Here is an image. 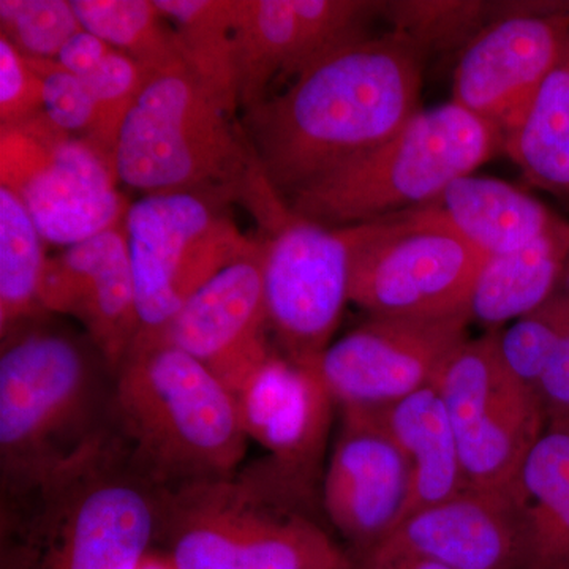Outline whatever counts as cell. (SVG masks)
I'll return each mask as SVG.
<instances>
[{"label":"cell","mask_w":569,"mask_h":569,"mask_svg":"<svg viewBox=\"0 0 569 569\" xmlns=\"http://www.w3.org/2000/svg\"><path fill=\"white\" fill-rule=\"evenodd\" d=\"M425 54L397 32L359 37L246 116L269 182L287 198L377 148L422 110Z\"/></svg>","instance_id":"obj_1"},{"label":"cell","mask_w":569,"mask_h":569,"mask_svg":"<svg viewBox=\"0 0 569 569\" xmlns=\"http://www.w3.org/2000/svg\"><path fill=\"white\" fill-rule=\"evenodd\" d=\"M0 336V490H17L118 437L114 370L88 336L47 316Z\"/></svg>","instance_id":"obj_2"},{"label":"cell","mask_w":569,"mask_h":569,"mask_svg":"<svg viewBox=\"0 0 569 569\" xmlns=\"http://www.w3.org/2000/svg\"><path fill=\"white\" fill-rule=\"evenodd\" d=\"M317 501V482L266 456L164 492L157 545L174 569H356Z\"/></svg>","instance_id":"obj_3"},{"label":"cell","mask_w":569,"mask_h":569,"mask_svg":"<svg viewBox=\"0 0 569 569\" xmlns=\"http://www.w3.org/2000/svg\"><path fill=\"white\" fill-rule=\"evenodd\" d=\"M163 500L116 437L39 485L0 490V569H137Z\"/></svg>","instance_id":"obj_4"},{"label":"cell","mask_w":569,"mask_h":569,"mask_svg":"<svg viewBox=\"0 0 569 569\" xmlns=\"http://www.w3.org/2000/svg\"><path fill=\"white\" fill-rule=\"evenodd\" d=\"M119 182L144 194L206 193L241 204L264 233L290 216L249 133L189 67L149 74L116 146Z\"/></svg>","instance_id":"obj_5"},{"label":"cell","mask_w":569,"mask_h":569,"mask_svg":"<svg viewBox=\"0 0 569 569\" xmlns=\"http://www.w3.org/2000/svg\"><path fill=\"white\" fill-rule=\"evenodd\" d=\"M112 410L130 462L164 492L244 462L249 437L233 392L163 340H134L114 373Z\"/></svg>","instance_id":"obj_6"},{"label":"cell","mask_w":569,"mask_h":569,"mask_svg":"<svg viewBox=\"0 0 569 569\" xmlns=\"http://www.w3.org/2000/svg\"><path fill=\"white\" fill-rule=\"evenodd\" d=\"M505 149V134L456 102L422 108L399 130L284 198L296 216L325 224L376 222L421 208Z\"/></svg>","instance_id":"obj_7"},{"label":"cell","mask_w":569,"mask_h":569,"mask_svg":"<svg viewBox=\"0 0 569 569\" xmlns=\"http://www.w3.org/2000/svg\"><path fill=\"white\" fill-rule=\"evenodd\" d=\"M228 203L206 193L144 194L130 203L127 242L137 295V340L162 336L206 282L260 239L239 230Z\"/></svg>","instance_id":"obj_8"},{"label":"cell","mask_w":569,"mask_h":569,"mask_svg":"<svg viewBox=\"0 0 569 569\" xmlns=\"http://www.w3.org/2000/svg\"><path fill=\"white\" fill-rule=\"evenodd\" d=\"M114 163L44 112L0 127V186L28 209L43 241L70 247L126 223Z\"/></svg>","instance_id":"obj_9"},{"label":"cell","mask_w":569,"mask_h":569,"mask_svg":"<svg viewBox=\"0 0 569 569\" xmlns=\"http://www.w3.org/2000/svg\"><path fill=\"white\" fill-rule=\"evenodd\" d=\"M488 258L426 209L395 213L372 222L359 247L350 302L370 317L470 316Z\"/></svg>","instance_id":"obj_10"},{"label":"cell","mask_w":569,"mask_h":569,"mask_svg":"<svg viewBox=\"0 0 569 569\" xmlns=\"http://www.w3.org/2000/svg\"><path fill=\"white\" fill-rule=\"evenodd\" d=\"M467 488L515 490L548 429L541 403L505 365L497 331L467 339L437 377Z\"/></svg>","instance_id":"obj_11"},{"label":"cell","mask_w":569,"mask_h":569,"mask_svg":"<svg viewBox=\"0 0 569 569\" xmlns=\"http://www.w3.org/2000/svg\"><path fill=\"white\" fill-rule=\"evenodd\" d=\"M372 222L325 227L291 212L264 239V296L277 350L312 362L331 346L347 302L356 253Z\"/></svg>","instance_id":"obj_12"},{"label":"cell","mask_w":569,"mask_h":569,"mask_svg":"<svg viewBox=\"0 0 569 569\" xmlns=\"http://www.w3.org/2000/svg\"><path fill=\"white\" fill-rule=\"evenodd\" d=\"M470 323L468 313L370 317L312 362L340 411L373 410L436 383L449 356L468 339Z\"/></svg>","instance_id":"obj_13"},{"label":"cell","mask_w":569,"mask_h":569,"mask_svg":"<svg viewBox=\"0 0 569 569\" xmlns=\"http://www.w3.org/2000/svg\"><path fill=\"white\" fill-rule=\"evenodd\" d=\"M411 467L370 411L343 410L321 486V509L356 561L399 526L410 496Z\"/></svg>","instance_id":"obj_14"},{"label":"cell","mask_w":569,"mask_h":569,"mask_svg":"<svg viewBox=\"0 0 569 569\" xmlns=\"http://www.w3.org/2000/svg\"><path fill=\"white\" fill-rule=\"evenodd\" d=\"M568 33L565 13L526 11L486 24L456 66L452 102L507 138L522 123L559 61Z\"/></svg>","instance_id":"obj_15"},{"label":"cell","mask_w":569,"mask_h":569,"mask_svg":"<svg viewBox=\"0 0 569 569\" xmlns=\"http://www.w3.org/2000/svg\"><path fill=\"white\" fill-rule=\"evenodd\" d=\"M264 239L223 268L171 320L163 340L200 361L233 392L274 350L264 296Z\"/></svg>","instance_id":"obj_16"},{"label":"cell","mask_w":569,"mask_h":569,"mask_svg":"<svg viewBox=\"0 0 569 569\" xmlns=\"http://www.w3.org/2000/svg\"><path fill=\"white\" fill-rule=\"evenodd\" d=\"M40 306L80 321L116 373L140 332L126 223L48 258Z\"/></svg>","instance_id":"obj_17"},{"label":"cell","mask_w":569,"mask_h":569,"mask_svg":"<svg viewBox=\"0 0 569 569\" xmlns=\"http://www.w3.org/2000/svg\"><path fill=\"white\" fill-rule=\"evenodd\" d=\"M370 556L419 557L448 569H526L518 493L466 488L408 516Z\"/></svg>","instance_id":"obj_18"},{"label":"cell","mask_w":569,"mask_h":569,"mask_svg":"<svg viewBox=\"0 0 569 569\" xmlns=\"http://www.w3.org/2000/svg\"><path fill=\"white\" fill-rule=\"evenodd\" d=\"M234 397L249 440L279 466L317 482L336 403L313 362L274 348Z\"/></svg>","instance_id":"obj_19"},{"label":"cell","mask_w":569,"mask_h":569,"mask_svg":"<svg viewBox=\"0 0 569 569\" xmlns=\"http://www.w3.org/2000/svg\"><path fill=\"white\" fill-rule=\"evenodd\" d=\"M421 208L486 257L522 249L561 222L518 187L477 174L463 176Z\"/></svg>","instance_id":"obj_20"},{"label":"cell","mask_w":569,"mask_h":569,"mask_svg":"<svg viewBox=\"0 0 569 569\" xmlns=\"http://www.w3.org/2000/svg\"><path fill=\"white\" fill-rule=\"evenodd\" d=\"M367 411L402 449L411 467L410 496L400 522L467 488L448 408L436 385Z\"/></svg>","instance_id":"obj_21"},{"label":"cell","mask_w":569,"mask_h":569,"mask_svg":"<svg viewBox=\"0 0 569 569\" xmlns=\"http://www.w3.org/2000/svg\"><path fill=\"white\" fill-rule=\"evenodd\" d=\"M568 266L569 223L565 220L522 249L489 257L471 295V321L500 331L509 321L533 312L559 293Z\"/></svg>","instance_id":"obj_22"},{"label":"cell","mask_w":569,"mask_h":569,"mask_svg":"<svg viewBox=\"0 0 569 569\" xmlns=\"http://www.w3.org/2000/svg\"><path fill=\"white\" fill-rule=\"evenodd\" d=\"M516 493L526 522V569H569V427L546 429Z\"/></svg>","instance_id":"obj_23"},{"label":"cell","mask_w":569,"mask_h":569,"mask_svg":"<svg viewBox=\"0 0 569 569\" xmlns=\"http://www.w3.org/2000/svg\"><path fill=\"white\" fill-rule=\"evenodd\" d=\"M298 39L295 0H236V80L246 116L268 100L276 78H291Z\"/></svg>","instance_id":"obj_24"},{"label":"cell","mask_w":569,"mask_h":569,"mask_svg":"<svg viewBox=\"0 0 569 569\" xmlns=\"http://www.w3.org/2000/svg\"><path fill=\"white\" fill-rule=\"evenodd\" d=\"M171 22L190 71L236 116V0H156Z\"/></svg>","instance_id":"obj_25"},{"label":"cell","mask_w":569,"mask_h":569,"mask_svg":"<svg viewBox=\"0 0 569 569\" xmlns=\"http://www.w3.org/2000/svg\"><path fill=\"white\" fill-rule=\"evenodd\" d=\"M505 151L531 181L569 190V33L559 61Z\"/></svg>","instance_id":"obj_26"},{"label":"cell","mask_w":569,"mask_h":569,"mask_svg":"<svg viewBox=\"0 0 569 569\" xmlns=\"http://www.w3.org/2000/svg\"><path fill=\"white\" fill-rule=\"evenodd\" d=\"M82 29L132 58L149 74L187 66L178 33L156 0H71Z\"/></svg>","instance_id":"obj_27"},{"label":"cell","mask_w":569,"mask_h":569,"mask_svg":"<svg viewBox=\"0 0 569 569\" xmlns=\"http://www.w3.org/2000/svg\"><path fill=\"white\" fill-rule=\"evenodd\" d=\"M43 238L24 204L0 186V335L48 316L40 306Z\"/></svg>","instance_id":"obj_28"},{"label":"cell","mask_w":569,"mask_h":569,"mask_svg":"<svg viewBox=\"0 0 569 569\" xmlns=\"http://www.w3.org/2000/svg\"><path fill=\"white\" fill-rule=\"evenodd\" d=\"M489 9L490 3L475 0H400L381 6L392 32L406 37L422 54L475 39L486 28L482 21Z\"/></svg>","instance_id":"obj_29"},{"label":"cell","mask_w":569,"mask_h":569,"mask_svg":"<svg viewBox=\"0 0 569 569\" xmlns=\"http://www.w3.org/2000/svg\"><path fill=\"white\" fill-rule=\"evenodd\" d=\"M569 325V291H559L533 312L497 331L498 350L508 369L530 391Z\"/></svg>","instance_id":"obj_30"},{"label":"cell","mask_w":569,"mask_h":569,"mask_svg":"<svg viewBox=\"0 0 569 569\" xmlns=\"http://www.w3.org/2000/svg\"><path fill=\"white\" fill-rule=\"evenodd\" d=\"M81 80L88 86L96 104L92 144L114 163L116 146L123 122L144 89L149 73L129 56L112 50L92 73Z\"/></svg>","instance_id":"obj_31"},{"label":"cell","mask_w":569,"mask_h":569,"mask_svg":"<svg viewBox=\"0 0 569 569\" xmlns=\"http://www.w3.org/2000/svg\"><path fill=\"white\" fill-rule=\"evenodd\" d=\"M0 31L28 58L58 59L84 29L71 0H0Z\"/></svg>","instance_id":"obj_32"},{"label":"cell","mask_w":569,"mask_h":569,"mask_svg":"<svg viewBox=\"0 0 569 569\" xmlns=\"http://www.w3.org/2000/svg\"><path fill=\"white\" fill-rule=\"evenodd\" d=\"M28 61L43 82L44 116L63 132L92 144L97 112L84 81L56 59L28 58Z\"/></svg>","instance_id":"obj_33"},{"label":"cell","mask_w":569,"mask_h":569,"mask_svg":"<svg viewBox=\"0 0 569 569\" xmlns=\"http://www.w3.org/2000/svg\"><path fill=\"white\" fill-rule=\"evenodd\" d=\"M43 112V82L28 58L0 36V127L20 126Z\"/></svg>","instance_id":"obj_34"},{"label":"cell","mask_w":569,"mask_h":569,"mask_svg":"<svg viewBox=\"0 0 569 569\" xmlns=\"http://www.w3.org/2000/svg\"><path fill=\"white\" fill-rule=\"evenodd\" d=\"M535 396L548 427H569V325L539 377Z\"/></svg>","instance_id":"obj_35"},{"label":"cell","mask_w":569,"mask_h":569,"mask_svg":"<svg viewBox=\"0 0 569 569\" xmlns=\"http://www.w3.org/2000/svg\"><path fill=\"white\" fill-rule=\"evenodd\" d=\"M112 50L114 48L100 37L81 31L67 41L56 61L77 77L84 78L92 73L111 54Z\"/></svg>","instance_id":"obj_36"},{"label":"cell","mask_w":569,"mask_h":569,"mask_svg":"<svg viewBox=\"0 0 569 569\" xmlns=\"http://www.w3.org/2000/svg\"><path fill=\"white\" fill-rule=\"evenodd\" d=\"M356 569H448L433 561L411 556H370Z\"/></svg>","instance_id":"obj_37"},{"label":"cell","mask_w":569,"mask_h":569,"mask_svg":"<svg viewBox=\"0 0 569 569\" xmlns=\"http://www.w3.org/2000/svg\"><path fill=\"white\" fill-rule=\"evenodd\" d=\"M137 569H174L173 563L162 552V550L152 549Z\"/></svg>","instance_id":"obj_38"}]
</instances>
